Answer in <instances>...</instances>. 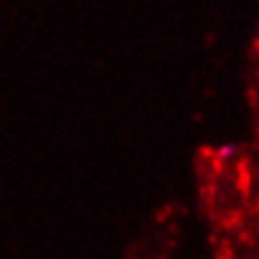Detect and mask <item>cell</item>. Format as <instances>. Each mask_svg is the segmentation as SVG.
I'll use <instances>...</instances> for the list:
<instances>
[{
	"label": "cell",
	"mask_w": 259,
	"mask_h": 259,
	"mask_svg": "<svg viewBox=\"0 0 259 259\" xmlns=\"http://www.w3.org/2000/svg\"><path fill=\"white\" fill-rule=\"evenodd\" d=\"M234 154H237V146H234V144H224V146L217 149V156H219V159H232Z\"/></svg>",
	"instance_id": "cell-1"
}]
</instances>
